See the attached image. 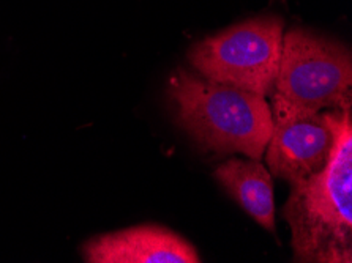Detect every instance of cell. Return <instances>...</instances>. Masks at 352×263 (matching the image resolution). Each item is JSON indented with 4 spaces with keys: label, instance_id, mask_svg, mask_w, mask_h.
<instances>
[{
    "label": "cell",
    "instance_id": "1",
    "mask_svg": "<svg viewBox=\"0 0 352 263\" xmlns=\"http://www.w3.org/2000/svg\"><path fill=\"white\" fill-rule=\"evenodd\" d=\"M335 142L324 168L291 185L283 218L291 227L294 262H352V114L333 111Z\"/></svg>",
    "mask_w": 352,
    "mask_h": 263
},
{
    "label": "cell",
    "instance_id": "2",
    "mask_svg": "<svg viewBox=\"0 0 352 263\" xmlns=\"http://www.w3.org/2000/svg\"><path fill=\"white\" fill-rule=\"evenodd\" d=\"M169 96L177 123L202 148L258 161L264 157L274 130L265 96L213 82L184 68L170 78Z\"/></svg>",
    "mask_w": 352,
    "mask_h": 263
},
{
    "label": "cell",
    "instance_id": "3",
    "mask_svg": "<svg viewBox=\"0 0 352 263\" xmlns=\"http://www.w3.org/2000/svg\"><path fill=\"white\" fill-rule=\"evenodd\" d=\"M283 27L278 16L248 19L196 43L188 60L202 78L267 96L278 73Z\"/></svg>",
    "mask_w": 352,
    "mask_h": 263
},
{
    "label": "cell",
    "instance_id": "4",
    "mask_svg": "<svg viewBox=\"0 0 352 263\" xmlns=\"http://www.w3.org/2000/svg\"><path fill=\"white\" fill-rule=\"evenodd\" d=\"M352 58L348 47L305 29L283 35L276 93L303 109L351 106Z\"/></svg>",
    "mask_w": 352,
    "mask_h": 263
},
{
    "label": "cell",
    "instance_id": "5",
    "mask_svg": "<svg viewBox=\"0 0 352 263\" xmlns=\"http://www.w3.org/2000/svg\"><path fill=\"white\" fill-rule=\"evenodd\" d=\"M274 130L267 142L270 175L289 181L305 180L327 163L335 142L333 111L313 112L272 96Z\"/></svg>",
    "mask_w": 352,
    "mask_h": 263
},
{
    "label": "cell",
    "instance_id": "6",
    "mask_svg": "<svg viewBox=\"0 0 352 263\" xmlns=\"http://www.w3.org/2000/svg\"><path fill=\"white\" fill-rule=\"evenodd\" d=\"M82 259L90 263H199L188 240L155 224L135 225L85 241Z\"/></svg>",
    "mask_w": 352,
    "mask_h": 263
},
{
    "label": "cell",
    "instance_id": "7",
    "mask_svg": "<svg viewBox=\"0 0 352 263\" xmlns=\"http://www.w3.org/2000/svg\"><path fill=\"white\" fill-rule=\"evenodd\" d=\"M215 179L261 227L275 233L274 181L258 159H229L215 170Z\"/></svg>",
    "mask_w": 352,
    "mask_h": 263
}]
</instances>
